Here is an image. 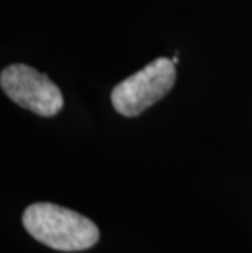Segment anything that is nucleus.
I'll return each mask as SVG.
<instances>
[{
    "label": "nucleus",
    "instance_id": "nucleus-1",
    "mask_svg": "<svg viewBox=\"0 0 252 253\" xmlns=\"http://www.w3.org/2000/svg\"><path fill=\"white\" fill-rule=\"evenodd\" d=\"M23 225L33 239L59 252H80L100 239L89 217L52 203H36L25 209Z\"/></svg>",
    "mask_w": 252,
    "mask_h": 253
},
{
    "label": "nucleus",
    "instance_id": "nucleus-2",
    "mask_svg": "<svg viewBox=\"0 0 252 253\" xmlns=\"http://www.w3.org/2000/svg\"><path fill=\"white\" fill-rule=\"evenodd\" d=\"M175 77L172 59H155L111 90L113 108L126 118L141 115L172 90Z\"/></svg>",
    "mask_w": 252,
    "mask_h": 253
},
{
    "label": "nucleus",
    "instance_id": "nucleus-3",
    "mask_svg": "<svg viewBox=\"0 0 252 253\" xmlns=\"http://www.w3.org/2000/svg\"><path fill=\"white\" fill-rule=\"evenodd\" d=\"M3 93L13 103L38 116H56L64 106L59 87L48 75L38 72L26 64H12L0 75Z\"/></svg>",
    "mask_w": 252,
    "mask_h": 253
}]
</instances>
